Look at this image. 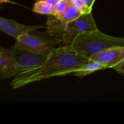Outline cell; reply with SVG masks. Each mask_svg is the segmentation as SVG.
<instances>
[{
    "mask_svg": "<svg viewBox=\"0 0 124 124\" xmlns=\"http://www.w3.org/2000/svg\"><path fill=\"white\" fill-rule=\"evenodd\" d=\"M89 60V58L78 53L71 46L64 45L54 48L39 68L17 74L11 84L16 89L49 78L72 75Z\"/></svg>",
    "mask_w": 124,
    "mask_h": 124,
    "instance_id": "obj_1",
    "label": "cell"
},
{
    "mask_svg": "<svg viewBox=\"0 0 124 124\" xmlns=\"http://www.w3.org/2000/svg\"><path fill=\"white\" fill-rule=\"evenodd\" d=\"M71 46L80 54L90 59L108 48L124 46V38L111 36L97 30L81 33Z\"/></svg>",
    "mask_w": 124,
    "mask_h": 124,
    "instance_id": "obj_2",
    "label": "cell"
},
{
    "mask_svg": "<svg viewBox=\"0 0 124 124\" xmlns=\"http://www.w3.org/2000/svg\"><path fill=\"white\" fill-rule=\"evenodd\" d=\"M33 32L17 38L14 47L40 54H49L56 45L62 42L61 39L52 36L49 33L47 36H44L42 33L36 34Z\"/></svg>",
    "mask_w": 124,
    "mask_h": 124,
    "instance_id": "obj_3",
    "label": "cell"
},
{
    "mask_svg": "<svg viewBox=\"0 0 124 124\" xmlns=\"http://www.w3.org/2000/svg\"><path fill=\"white\" fill-rule=\"evenodd\" d=\"M98 30L92 12L81 15L78 18L66 23L62 38L66 46H72L76 39L83 33Z\"/></svg>",
    "mask_w": 124,
    "mask_h": 124,
    "instance_id": "obj_4",
    "label": "cell"
},
{
    "mask_svg": "<svg viewBox=\"0 0 124 124\" xmlns=\"http://www.w3.org/2000/svg\"><path fill=\"white\" fill-rule=\"evenodd\" d=\"M13 55L17 65V74L39 68L43 65L48 56V54H40L15 47H13Z\"/></svg>",
    "mask_w": 124,
    "mask_h": 124,
    "instance_id": "obj_5",
    "label": "cell"
},
{
    "mask_svg": "<svg viewBox=\"0 0 124 124\" xmlns=\"http://www.w3.org/2000/svg\"><path fill=\"white\" fill-rule=\"evenodd\" d=\"M90 59L100 62L105 68H114L124 60V46L108 48L92 56Z\"/></svg>",
    "mask_w": 124,
    "mask_h": 124,
    "instance_id": "obj_6",
    "label": "cell"
},
{
    "mask_svg": "<svg viewBox=\"0 0 124 124\" xmlns=\"http://www.w3.org/2000/svg\"><path fill=\"white\" fill-rule=\"evenodd\" d=\"M44 28L45 27L42 25H24L19 23L13 20L0 17V28L1 31L7 33L9 36L14 37L16 39L25 33L33 32L39 28Z\"/></svg>",
    "mask_w": 124,
    "mask_h": 124,
    "instance_id": "obj_7",
    "label": "cell"
},
{
    "mask_svg": "<svg viewBox=\"0 0 124 124\" xmlns=\"http://www.w3.org/2000/svg\"><path fill=\"white\" fill-rule=\"evenodd\" d=\"M17 65L13 55V49L0 48V78H9L17 75Z\"/></svg>",
    "mask_w": 124,
    "mask_h": 124,
    "instance_id": "obj_8",
    "label": "cell"
},
{
    "mask_svg": "<svg viewBox=\"0 0 124 124\" xmlns=\"http://www.w3.org/2000/svg\"><path fill=\"white\" fill-rule=\"evenodd\" d=\"M102 69H105V68L100 62L90 59V60L84 67H82L81 68L75 71L72 75L76 76L83 77V76H86L89 74H91L95 71L102 70Z\"/></svg>",
    "mask_w": 124,
    "mask_h": 124,
    "instance_id": "obj_9",
    "label": "cell"
},
{
    "mask_svg": "<svg viewBox=\"0 0 124 124\" xmlns=\"http://www.w3.org/2000/svg\"><path fill=\"white\" fill-rule=\"evenodd\" d=\"M55 6L47 2L45 0H39L34 3L33 7V12L40 15H52L54 10Z\"/></svg>",
    "mask_w": 124,
    "mask_h": 124,
    "instance_id": "obj_10",
    "label": "cell"
},
{
    "mask_svg": "<svg viewBox=\"0 0 124 124\" xmlns=\"http://www.w3.org/2000/svg\"><path fill=\"white\" fill-rule=\"evenodd\" d=\"M81 15H83V12L76 5H74L73 4V2L71 1V3L70 4V5L65 10L61 20L64 23H68L78 18Z\"/></svg>",
    "mask_w": 124,
    "mask_h": 124,
    "instance_id": "obj_11",
    "label": "cell"
},
{
    "mask_svg": "<svg viewBox=\"0 0 124 124\" xmlns=\"http://www.w3.org/2000/svg\"><path fill=\"white\" fill-rule=\"evenodd\" d=\"M71 1H72L71 0H62L60 2H59L57 4L55 5L54 10L52 15H54V17H56L57 18L61 19L62 17L65 10L67 9V8L71 3Z\"/></svg>",
    "mask_w": 124,
    "mask_h": 124,
    "instance_id": "obj_12",
    "label": "cell"
},
{
    "mask_svg": "<svg viewBox=\"0 0 124 124\" xmlns=\"http://www.w3.org/2000/svg\"><path fill=\"white\" fill-rule=\"evenodd\" d=\"M71 1H72L73 4L74 5H76L83 12V14L91 12L89 10L88 7H86V4H85L84 0H71Z\"/></svg>",
    "mask_w": 124,
    "mask_h": 124,
    "instance_id": "obj_13",
    "label": "cell"
},
{
    "mask_svg": "<svg viewBox=\"0 0 124 124\" xmlns=\"http://www.w3.org/2000/svg\"><path fill=\"white\" fill-rule=\"evenodd\" d=\"M113 69H115L118 73L124 76V60L120 64H118L117 66H116Z\"/></svg>",
    "mask_w": 124,
    "mask_h": 124,
    "instance_id": "obj_14",
    "label": "cell"
},
{
    "mask_svg": "<svg viewBox=\"0 0 124 124\" xmlns=\"http://www.w3.org/2000/svg\"><path fill=\"white\" fill-rule=\"evenodd\" d=\"M84 2H85V4H86V7H88L89 10L90 12H92V7H93V5H94V3L95 0H84Z\"/></svg>",
    "mask_w": 124,
    "mask_h": 124,
    "instance_id": "obj_15",
    "label": "cell"
},
{
    "mask_svg": "<svg viewBox=\"0 0 124 124\" xmlns=\"http://www.w3.org/2000/svg\"><path fill=\"white\" fill-rule=\"evenodd\" d=\"M45 1H46L47 2H49V3H50V4H53V5L55 6L59 2H60L62 0H45Z\"/></svg>",
    "mask_w": 124,
    "mask_h": 124,
    "instance_id": "obj_16",
    "label": "cell"
}]
</instances>
